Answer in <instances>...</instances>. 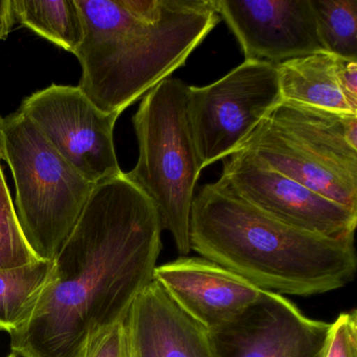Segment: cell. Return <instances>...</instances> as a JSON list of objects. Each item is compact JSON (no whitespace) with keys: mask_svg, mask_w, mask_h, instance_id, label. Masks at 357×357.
Here are the masks:
<instances>
[{"mask_svg":"<svg viewBox=\"0 0 357 357\" xmlns=\"http://www.w3.org/2000/svg\"><path fill=\"white\" fill-rule=\"evenodd\" d=\"M188 85L165 79L133 116L139 160L125 176L152 202L181 257L191 250L190 216L202 168L187 107Z\"/></svg>","mask_w":357,"mask_h":357,"instance_id":"5","label":"cell"},{"mask_svg":"<svg viewBox=\"0 0 357 357\" xmlns=\"http://www.w3.org/2000/svg\"><path fill=\"white\" fill-rule=\"evenodd\" d=\"M326 53L357 59V0H311Z\"/></svg>","mask_w":357,"mask_h":357,"instance_id":"17","label":"cell"},{"mask_svg":"<svg viewBox=\"0 0 357 357\" xmlns=\"http://www.w3.org/2000/svg\"><path fill=\"white\" fill-rule=\"evenodd\" d=\"M331 327L306 317L282 294L262 290L245 310L208 335L216 357H325Z\"/></svg>","mask_w":357,"mask_h":357,"instance_id":"10","label":"cell"},{"mask_svg":"<svg viewBox=\"0 0 357 357\" xmlns=\"http://www.w3.org/2000/svg\"><path fill=\"white\" fill-rule=\"evenodd\" d=\"M245 60L281 63L325 52L311 0H214Z\"/></svg>","mask_w":357,"mask_h":357,"instance_id":"11","label":"cell"},{"mask_svg":"<svg viewBox=\"0 0 357 357\" xmlns=\"http://www.w3.org/2000/svg\"><path fill=\"white\" fill-rule=\"evenodd\" d=\"M0 158L13 173L16 215L26 242L37 258L53 261L96 185L20 112L0 121Z\"/></svg>","mask_w":357,"mask_h":357,"instance_id":"6","label":"cell"},{"mask_svg":"<svg viewBox=\"0 0 357 357\" xmlns=\"http://www.w3.org/2000/svg\"><path fill=\"white\" fill-rule=\"evenodd\" d=\"M84 357H131L127 319L96 336L87 346Z\"/></svg>","mask_w":357,"mask_h":357,"instance_id":"20","label":"cell"},{"mask_svg":"<svg viewBox=\"0 0 357 357\" xmlns=\"http://www.w3.org/2000/svg\"><path fill=\"white\" fill-rule=\"evenodd\" d=\"M18 112L93 185L122 174L114 142L120 114L101 112L78 86L51 85L26 98Z\"/></svg>","mask_w":357,"mask_h":357,"instance_id":"8","label":"cell"},{"mask_svg":"<svg viewBox=\"0 0 357 357\" xmlns=\"http://www.w3.org/2000/svg\"><path fill=\"white\" fill-rule=\"evenodd\" d=\"M191 250L259 289L309 296L340 289L355 278L354 237L329 238L285 225L231 193L204 185L190 216Z\"/></svg>","mask_w":357,"mask_h":357,"instance_id":"3","label":"cell"},{"mask_svg":"<svg viewBox=\"0 0 357 357\" xmlns=\"http://www.w3.org/2000/svg\"><path fill=\"white\" fill-rule=\"evenodd\" d=\"M53 275V261L45 260L0 271V331L11 333L32 319Z\"/></svg>","mask_w":357,"mask_h":357,"instance_id":"15","label":"cell"},{"mask_svg":"<svg viewBox=\"0 0 357 357\" xmlns=\"http://www.w3.org/2000/svg\"><path fill=\"white\" fill-rule=\"evenodd\" d=\"M231 193L268 216L309 233L354 237L357 212L280 174L248 152L223 160L218 179Z\"/></svg>","mask_w":357,"mask_h":357,"instance_id":"9","label":"cell"},{"mask_svg":"<svg viewBox=\"0 0 357 357\" xmlns=\"http://www.w3.org/2000/svg\"><path fill=\"white\" fill-rule=\"evenodd\" d=\"M325 357H357V312L355 309L338 315L332 323Z\"/></svg>","mask_w":357,"mask_h":357,"instance_id":"19","label":"cell"},{"mask_svg":"<svg viewBox=\"0 0 357 357\" xmlns=\"http://www.w3.org/2000/svg\"><path fill=\"white\" fill-rule=\"evenodd\" d=\"M162 231L153 204L125 173L97 183L53 260V280L32 319L10 333L12 351L84 357L153 281Z\"/></svg>","mask_w":357,"mask_h":357,"instance_id":"1","label":"cell"},{"mask_svg":"<svg viewBox=\"0 0 357 357\" xmlns=\"http://www.w3.org/2000/svg\"><path fill=\"white\" fill-rule=\"evenodd\" d=\"M84 35L79 89L120 114L185 66L219 24L214 0H76Z\"/></svg>","mask_w":357,"mask_h":357,"instance_id":"2","label":"cell"},{"mask_svg":"<svg viewBox=\"0 0 357 357\" xmlns=\"http://www.w3.org/2000/svg\"><path fill=\"white\" fill-rule=\"evenodd\" d=\"M275 66L283 101L357 114L342 91L337 56L323 52Z\"/></svg>","mask_w":357,"mask_h":357,"instance_id":"14","label":"cell"},{"mask_svg":"<svg viewBox=\"0 0 357 357\" xmlns=\"http://www.w3.org/2000/svg\"><path fill=\"white\" fill-rule=\"evenodd\" d=\"M38 260L40 259L31 250L22 234L0 164V271L24 266Z\"/></svg>","mask_w":357,"mask_h":357,"instance_id":"18","label":"cell"},{"mask_svg":"<svg viewBox=\"0 0 357 357\" xmlns=\"http://www.w3.org/2000/svg\"><path fill=\"white\" fill-rule=\"evenodd\" d=\"M238 150L357 212V114L282 101Z\"/></svg>","mask_w":357,"mask_h":357,"instance_id":"4","label":"cell"},{"mask_svg":"<svg viewBox=\"0 0 357 357\" xmlns=\"http://www.w3.org/2000/svg\"><path fill=\"white\" fill-rule=\"evenodd\" d=\"M153 281L208 331L235 319L262 292L237 273L202 257L183 256L156 266Z\"/></svg>","mask_w":357,"mask_h":357,"instance_id":"12","label":"cell"},{"mask_svg":"<svg viewBox=\"0 0 357 357\" xmlns=\"http://www.w3.org/2000/svg\"><path fill=\"white\" fill-rule=\"evenodd\" d=\"M283 101L275 63L245 60L206 86H189L187 107L202 168L225 160Z\"/></svg>","mask_w":357,"mask_h":357,"instance_id":"7","label":"cell"},{"mask_svg":"<svg viewBox=\"0 0 357 357\" xmlns=\"http://www.w3.org/2000/svg\"><path fill=\"white\" fill-rule=\"evenodd\" d=\"M0 121H1V118H0Z\"/></svg>","mask_w":357,"mask_h":357,"instance_id":"24","label":"cell"},{"mask_svg":"<svg viewBox=\"0 0 357 357\" xmlns=\"http://www.w3.org/2000/svg\"><path fill=\"white\" fill-rule=\"evenodd\" d=\"M8 357H24L22 356V355L18 354V353L16 352H12L11 354L9 355Z\"/></svg>","mask_w":357,"mask_h":357,"instance_id":"23","label":"cell"},{"mask_svg":"<svg viewBox=\"0 0 357 357\" xmlns=\"http://www.w3.org/2000/svg\"><path fill=\"white\" fill-rule=\"evenodd\" d=\"M15 24L12 13L11 0H0V41L5 40Z\"/></svg>","mask_w":357,"mask_h":357,"instance_id":"22","label":"cell"},{"mask_svg":"<svg viewBox=\"0 0 357 357\" xmlns=\"http://www.w3.org/2000/svg\"><path fill=\"white\" fill-rule=\"evenodd\" d=\"M15 22L75 54L84 35L76 0H11Z\"/></svg>","mask_w":357,"mask_h":357,"instance_id":"16","label":"cell"},{"mask_svg":"<svg viewBox=\"0 0 357 357\" xmlns=\"http://www.w3.org/2000/svg\"><path fill=\"white\" fill-rule=\"evenodd\" d=\"M131 357H216L208 331L152 281L127 317Z\"/></svg>","mask_w":357,"mask_h":357,"instance_id":"13","label":"cell"},{"mask_svg":"<svg viewBox=\"0 0 357 357\" xmlns=\"http://www.w3.org/2000/svg\"><path fill=\"white\" fill-rule=\"evenodd\" d=\"M340 84L347 99L357 108V59L338 57Z\"/></svg>","mask_w":357,"mask_h":357,"instance_id":"21","label":"cell"}]
</instances>
